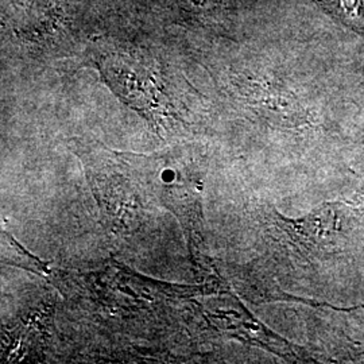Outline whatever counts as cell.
<instances>
[{"label": "cell", "instance_id": "7a4b0ae2", "mask_svg": "<svg viewBox=\"0 0 364 364\" xmlns=\"http://www.w3.org/2000/svg\"><path fill=\"white\" fill-rule=\"evenodd\" d=\"M61 290L68 299L92 305V312L117 323L142 321L144 316H153L162 308L183 304L207 287L168 285L144 278L117 260H109L99 272L87 275H65Z\"/></svg>", "mask_w": 364, "mask_h": 364}, {"label": "cell", "instance_id": "8992f818", "mask_svg": "<svg viewBox=\"0 0 364 364\" xmlns=\"http://www.w3.org/2000/svg\"><path fill=\"white\" fill-rule=\"evenodd\" d=\"M1 260L3 263L22 267L25 270L39 274L42 277L50 278L52 275L46 263H43L37 257L27 252L26 250L4 230L1 231Z\"/></svg>", "mask_w": 364, "mask_h": 364}, {"label": "cell", "instance_id": "52a82bcc", "mask_svg": "<svg viewBox=\"0 0 364 364\" xmlns=\"http://www.w3.org/2000/svg\"><path fill=\"white\" fill-rule=\"evenodd\" d=\"M320 4L344 25L364 31V0H318Z\"/></svg>", "mask_w": 364, "mask_h": 364}, {"label": "cell", "instance_id": "6da1fadb", "mask_svg": "<svg viewBox=\"0 0 364 364\" xmlns=\"http://www.w3.org/2000/svg\"><path fill=\"white\" fill-rule=\"evenodd\" d=\"M150 203L170 210L181 224L198 281L215 273L207 254L204 231V189L208 151L193 144H176L151 154L122 153Z\"/></svg>", "mask_w": 364, "mask_h": 364}, {"label": "cell", "instance_id": "277c9868", "mask_svg": "<svg viewBox=\"0 0 364 364\" xmlns=\"http://www.w3.org/2000/svg\"><path fill=\"white\" fill-rule=\"evenodd\" d=\"M69 149L84 165L105 228L117 236L136 234L151 203L124 158L95 141L72 139Z\"/></svg>", "mask_w": 364, "mask_h": 364}, {"label": "cell", "instance_id": "5b68a950", "mask_svg": "<svg viewBox=\"0 0 364 364\" xmlns=\"http://www.w3.org/2000/svg\"><path fill=\"white\" fill-rule=\"evenodd\" d=\"M262 218L279 239L302 255L320 251L338 230L335 204H326L299 220L287 219L275 210H263Z\"/></svg>", "mask_w": 364, "mask_h": 364}, {"label": "cell", "instance_id": "3957f363", "mask_svg": "<svg viewBox=\"0 0 364 364\" xmlns=\"http://www.w3.org/2000/svg\"><path fill=\"white\" fill-rule=\"evenodd\" d=\"M96 66L117 97L139 112L158 134H176L188 127L176 87L154 58L132 49H117L100 54Z\"/></svg>", "mask_w": 364, "mask_h": 364}]
</instances>
